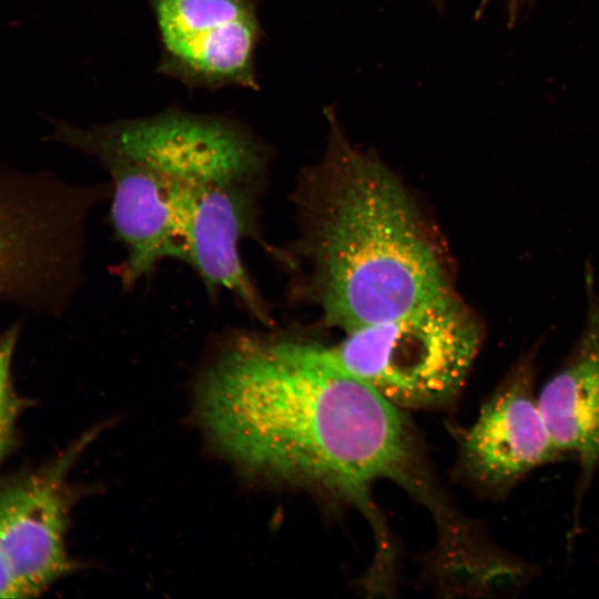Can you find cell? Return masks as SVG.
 <instances>
[{
  "label": "cell",
  "instance_id": "5",
  "mask_svg": "<svg viewBox=\"0 0 599 599\" xmlns=\"http://www.w3.org/2000/svg\"><path fill=\"white\" fill-rule=\"evenodd\" d=\"M51 139L99 162L122 158L142 163L182 185L216 177H264L268 161L266 146L243 122L174 106L85 129L59 121Z\"/></svg>",
  "mask_w": 599,
  "mask_h": 599
},
{
  "label": "cell",
  "instance_id": "4",
  "mask_svg": "<svg viewBox=\"0 0 599 599\" xmlns=\"http://www.w3.org/2000/svg\"><path fill=\"white\" fill-rule=\"evenodd\" d=\"M478 316L454 293L399 317L345 333L329 357L399 408L454 398L484 338Z\"/></svg>",
  "mask_w": 599,
  "mask_h": 599
},
{
  "label": "cell",
  "instance_id": "3",
  "mask_svg": "<svg viewBox=\"0 0 599 599\" xmlns=\"http://www.w3.org/2000/svg\"><path fill=\"white\" fill-rule=\"evenodd\" d=\"M109 184L0 165V303L61 315L83 283L85 223Z\"/></svg>",
  "mask_w": 599,
  "mask_h": 599
},
{
  "label": "cell",
  "instance_id": "8",
  "mask_svg": "<svg viewBox=\"0 0 599 599\" xmlns=\"http://www.w3.org/2000/svg\"><path fill=\"white\" fill-rule=\"evenodd\" d=\"M161 44L158 73L189 88L258 89L253 0H148Z\"/></svg>",
  "mask_w": 599,
  "mask_h": 599
},
{
  "label": "cell",
  "instance_id": "10",
  "mask_svg": "<svg viewBox=\"0 0 599 599\" xmlns=\"http://www.w3.org/2000/svg\"><path fill=\"white\" fill-rule=\"evenodd\" d=\"M586 316L560 366L537 394L548 433L560 453L579 466L573 530L581 500L599 467V290L592 264L583 270Z\"/></svg>",
  "mask_w": 599,
  "mask_h": 599
},
{
  "label": "cell",
  "instance_id": "7",
  "mask_svg": "<svg viewBox=\"0 0 599 599\" xmlns=\"http://www.w3.org/2000/svg\"><path fill=\"white\" fill-rule=\"evenodd\" d=\"M540 346L537 341L519 355L461 439V469L490 497L502 498L535 469L566 460L535 392Z\"/></svg>",
  "mask_w": 599,
  "mask_h": 599
},
{
  "label": "cell",
  "instance_id": "12",
  "mask_svg": "<svg viewBox=\"0 0 599 599\" xmlns=\"http://www.w3.org/2000/svg\"><path fill=\"white\" fill-rule=\"evenodd\" d=\"M21 323L17 322L0 333V460L10 448L22 400L18 396L12 377V363Z\"/></svg>",
  "mask_w": 599,
  "mask_h": 599
},
{
  "label": "cell",
  "instance_id": "1",
  "mask_svg": "<svg viewBox=\"0 0 599 599\" xmlns=\"http://www.w3.org/2000/svg\"><path fill=\"white\" fill-rule=\"evenodd\" d=\"M202 420L235 460L272 478L345 500L373 525L378 556L388 537L372 498L390 481L446 507L402 408L338 366L325 345L244 335L209 368Z\"/></svg>",
  "mask_w": 599,
  "mask_h": 599
},
{
  "label": "cell",
  "instance_id": "2",
  "mask_svg": "<svg viewBox=\"0 0 599 599\" xmlns=\"http://www.w3.org/2000/svg\"><path fill=\"white\" fill-rule=\"evenodd\" d=\"M333 129L295 202L313 296L326 324L346 333L453 290L439 244L402 183Z\"/></svg>",
  "mask_w": 599,
  "mask_h": 599
},
{
  "label": "cell",
  "instance_id": "9",
  "mask_svg": "<svg viewBox=\"0 0 599 599\" xmlns=\"http://www.w3.org/2000/svg\"><path fill=\"white\" fill-rule=\"evenodd\" d=\"M264 179L216 177L192 182L181 194L182 260L207 293H231L252 315L267 319L266 307L242 258L240 244L256 237L258 195Z\"/></svg>",
  "mask_w": 599,
  "mask_h": 599
},
{
  "label": "cell",
  "instance_id": "6",
  "mask_svg": "<svg viewBox=\"0 0 599 599\" xmlns=\"http://www.w3.org/2000/svg\"><path fill=\"white\" fill-rule=\"evenodd\" d=\"M95 433L0 488V598L37 597L74 568L65 547L72 501L67 477Z\"/></svg>",
  "mask_w": 599,
  "mask_h": 599
},
{
  "label": "cell",
  "instance_id": "11",
  "mask_svg": "<svg viewBox=\"0 0 599 599\" xmlns=\"http://www.w3.org/2000/svg\"><path fill=\"white\" fill-rule=\"evenodd\" d=\"M111 222L125 250L121 281L132 287L164 260H182V185L139 162L108 158Z\"/></svg>",
  "mask_w": 599,
  "mask_h": 599
}]
</instances>
